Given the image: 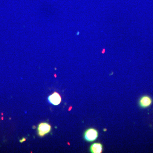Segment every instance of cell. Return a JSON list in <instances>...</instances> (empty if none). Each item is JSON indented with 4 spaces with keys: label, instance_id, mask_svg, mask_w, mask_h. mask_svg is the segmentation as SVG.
<instances>
[{
    "label": "cell",
    "instance_id": "1",
    "mask_svg": "<svg viewBox=\"0 0 153 153\" xmlns=\"http://www.w3.org/2000/svg\"><path fill=\"white\" fill-rule=\"evenodd\" d=\"M98 137V132L95 128H89L85 131L84 134L85 140L88 142L94 141Z\"/></svg>",
    "mask_w": 153,
    "mask_h": 153
},
{
    "label": "cell",
    "instance_id": "2",
    "mask_svg": "<svg viewBox=\"0 0 153 153\" xmlns=\"http://www.w3.org/2000/svg\"><path fill=\"white\" fill-rule=\"evenodd\" d=\"M51 130V126L46 123H40L38 126V134L40 136L43 137L46 134L49 133Z\"/></svg>",
    "mask_w": 153,
    "mask_h": 153
},
{
    "label": "cell",
    "instance_id": "3",
    "mask_svg": "<svg viewBox=\"0 0 153 153\" xmlns=\"http://www.w3.org/2000/svg\"><path fill=\"white\" fill-rule=\"evenodd\" d=\"M139 103L140 107L142 108H146L152 105V100L149 96H143L140 98Z\"/></svg>",
    "mask_w": 153,
    "mask_h": 153
},
{
    "label": "cell",
    "instance_id": "4",
    "mask_svg": "<svg viewBox=\"0 0 153 153\" xmlns=\"http://www.w3.org/2000/svg\"><path fill=\"white\" fill-rule=\"evenodd\" d=\"M48 100L51 104L57 105L61 103V97L59 93L55 92L48 97Z\"/></svg>",
    "mask_w": 153,
    "mask_h": 153
},
{
    "label": "cell",
    "instance_id": "5",
    "mask_svg": "<svg viewBox=\"0 0 153 153\" xmlns=\"http://www.w3.org/2000/svg\"><path fill=\"white\" fill-rule=\"evenodd\" d=\"M90 151L92 153H101L103 151V146L100 143H94L91 146Z\"/></svg>",
    "mask_w": 153,
    "mask_h": 153
},
{
    "label": "cell",
    "instance_id": "6",
    "mask_svg": "<svg viewBox=\"0 0 153 153\" xmlns=\"http://www.w3.org/2000/svg\"><path fill=\"white\" fill-rule=\"evenodd\" d=\"M25 140H26V139L25 138H23L22 140H20V142L21 143H23L25 142Z\"/></svg>",
    "mask_w": 153,
    "mask_h": 153
}]
</instances>
